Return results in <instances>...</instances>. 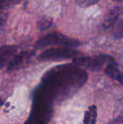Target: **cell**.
Masks as SVG:
<instances>
[{"mask_svg":"<svg viewBox=\"0 0 123 124\" xmlns=\"http://www.w3.org/2000/svg\"><path fill=\"white\" fill-rule=\"evenodd\" d=\"M104 28L110 31L115 38L123 36V11L120 8H116L110 12L104 22Z\"/></svg>","mask_w":123,"mask_h":124,"instance_id":"cell-2","label":"cell"},{"mask_svg":"<svg viewBox=\"0 0 123 124\" xmlns=\"http://www.w3.org/2000/svg\"><path fill=\"white\" fill-rule=\"evenodd\" d=\"M20 0H0V8L5 10L17 5Z\"/></svg>","mask_w":123,"mask_h":124,"instance_id":"cell-10","label":"cell"},{"mask_svg":"<svg viewBox=\"0 0 123 124\" xmlns=\"http://www.w3.org/2000/svg\"><path fill=\"white\" fill-rule=\"evenodd\" d=\"M80 55V52L72 50L69 47L51 48L43 52L39 56V60L41 61H58L76 57Z\"/></svg>","mask_w":123,"mask_h":124,"instance_id":"cell-4","label":"cell"},{"mask_svg":"<svg viewBox=\"0 0 123 124\" xmlns=\"http://www.w3.org/2000/svg\"><path fill=\"white\" fill-rule=\"evenodd\" d=\"M6 18H7V15L5 10L0 8V27L4 25L5 21H6Z\"/></svg>","mask_w":123,"mask_h":124,"instance_id":"cell-12","label":"cell"},{"mask_svg":"<svg viewBox=\"0 0 123 124\" xmlns=\"http://www.w3.org/2000/svg\"><path fill=\"white\" fill-rule=\"evenodd\" d=\"M98 0H78V3L83 6H89L95 3Z\"/></svg>","mask_w":123,"mask_h":124,"instance_id":"cell-13","label":"cell"},{"mask_svg":"<svg viewBox=\"0 0 123 124\" xmlns=\"http://www.w3.org/2000/svg\"><path fill=\"white\" fill-rule=\"evenodd\" d=\"M47 122L44 121V120L41 119V118L36 117V116H33L30 115V117L28 118L25 124H46Z\"/></svg>","mask_w":123,"mask_h":124,"instance_id":"cell-11","label":"cell"},{"mask_svg":"<svg viewBox=\"0 0 123 124\" xmlns=\"http://www.w3.org/2000/svg\"><path fill=\"white\" fill-rule=\"evenodd\" d=\"M114 1H122V0H114Z\"/></svg>","mask_w":123,"mask_h":124,"instance_id":"cell-14","label":"cell"},{"mask_svg":"<svg viewBox=\"0 0 123 124\" xmlns=\"http://www.w3.org/2000/svg\"><path fill=\"white\" fill-rule=\"evenodd\" d=\"M113 62L112 57L106 55L95 56V57H77L73 60L75 65L79 67H84L86 69H89L91 70H100L103 68L105 63H110Z\"/></svg>","mask_w":123,"mask_h":124,"instance_id":"cell-5","label":"cell"},{"mask_svg":"<svg viewBox=\"0 0 123 124\" xmlns=\"http://www.w3.org/2000/svg\"><path fill=\"white\" fill-rule=\"evenodd\" d=\"M18 46L14 45H3L0 46V69L10 62L14 57Z\"/></svg>","mask_w":123,"mask_h":124,"instance_id":"cell-7","label":"cell"},{"mask_svg":"<svg viewBox=\"0 0 123 124\" xmlns=\"http://www.w3.org/2000/svg\"><path fill=\"white\" fill-rule=\"evenodd\" d=\"M97 109L95 106H91L85 111L84 124H96Z\"/></svg>","mask_w":123,"mask_h":124,"instance_id":"cell-9","label":"cell"},{"mask_svg":"<svg viewBox=\"0 0 123 124\" xmlns=\"http://www.w3.org/2000/svg\"><path fill=\"white\" fill-rule=\"evenodd\" d=\"M62 45L66 46H77L80 43L78 40H74L72 38L67 37L59 33H51L48 34L43 38L40 39L36 42V47L41 48L44 46H49V45Z\"/></svg>","mask_w":123,"mask_h":124,"instance_id":"cell-3","label":"cell"},{"mask_svg":"<svg viewBox=\"0 0 123 124\" xmlns=\"http://www.w3.org/2000/svg\"><path fill=\"white\" fill-rule=\"evenodd\" d=\"M33 55H34L33 52H22L21 53L14 56L8 63L7 71L12 72V71L18 70V69L23 68L28 62H30Z\"/></svg>","mask_w":123,"mask_h":124,"instance_id":"cell-6","label":"cell"},{"mask_svg":"<svg viewBox=\"0 0 123 124\" xmlns=\"http://www.w3.org/2000/svg\"><path fill=\"white\" fill-rule=\"evenodd\" d=\"M87 79V74L75 64L56 67L42 78L41 86L54 100L65 99L75 93Z\"/></svg>","mask_w":123,"mask_h":124,"instance_id":"cell-1","label":"cell"},{"mask_svg":"<svg viewBox=\"0 0 123 124\" xmlns=\"http://www.w3.org/2000/svg\"><path fill=\"white\" fill-rule=\"evenodd\" d=\"M105 70L109 76L115 78L121 84H123V69L119 64L115 62H110L107 64Z\"/></svg>","mask_w":123,"mask_h":124,"instance_id":"cell-8","label":"cell"}]
</instances>
